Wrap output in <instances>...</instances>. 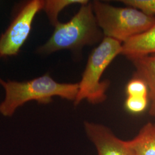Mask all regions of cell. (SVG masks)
Returning <instances> with one entry per match:
<instances>
[{
    "mask_svg": "<svg viewBox=\"0 0 155 155\" xmlns=\"http://www.w3.org/2000/svg\"><path fill=\"white\" fill-rule=\"evenodd\" d=\"M5 90V97L0 104V113L11 116L17 109L30 101L41 104H48L55 96L74 101L77 98L78 83H58L48 74L27 82L2 81Z\"/></svg>",
    "mask_w": 155,
    "mask_h": 155,
    "instance_id": "obj_1",
    "label": "cell"
},
{
    "mask_svg": "<svg viewBox=\"0 0 155 155\" xmlns=\"http://www.w3.org/2000/svg\"><path fill=\"white\" fill-rule=\"evenodd\" d=\"M104 38L91 2H88L81 5L76 15L68 22H58L50 39L38 51L40 54H50L61 50H78L84 46L100 43Z\"/></svg>",
    "mask_w": 155,
    "mask_h": 155,
    "instance_id": "obj_2",
    "label": "cell"
},
{
    "mask_svg": "<svg viewBox=\"0 0 155 155\" xmlns=\"http://www.w3.org/2000/svg\"><path fill=\"white\" fill-rule=\"evenodd\" d=\"M122 43L114 39L104 37L88 58L79 84L75 105L87 100L91 104H98L106 100V91L110 81H101L106 68L122 52Z\"/></svg>",
    "mask_w": 155,
    "mask_h": 155,
    "instance_id": "obj_3",
    "label": "cell"
},
{
    "mask_svg": "<svg viewBox=\"0 0 155 155\" xmlns=\"http://www.w3.org/2000/svg\"><path fill=\"white\" fill-rule=\"evenodd\" d=\"M97 24L104 37L121 43L149 29L155 17L132 7H116L99 1L91 2Z\"/></svg>",
    "mask_w": 155,
    "mask_h": 155,
    "instance_id": "obj_4",
    "label": "cell"
},
{
    "mask_svg": "<svg viewBox=\"0 0 155 155\" xmlns=\"http://www.w3.org/2000/svg\"><path fill=\"white\" fill-rule=\"evenodd\" d=\"M45 1L33 0L22 7L0 37V58L17 55L30 34L34 18L43 9Z\"/></svg>",
    "mask_w": 155,
    "mask_h": 155,
    "instance_id": "obj_5",
    "label": "cell"
},
{
    "mask_svg": "<svg viewBox=\"0 0 155 155\" xmlns=\"http://www.w3.org/2000/svg\"><path fill=\"white\" fill-rule=\"evenodd\" d=\"M84 125L98 155H134L127 141L118 138L108 127L94 122H85Z\"/></svg>",
    "mask_w": 155,
    "mask_h": 155,
    "instance_id": "obj_6",
    "label": "cell"
},
{
    "mask_svg": "<svg viewBox=\"0 0 155 155\" xmlns=\"http://www.w3.org/2000/svg\"><path fill=\"white\" fill-rule=\"evenodd\" d=\"M135 68L133 77L146 83L150 101L149 114L155 118V54L129 59Z\"/></svg>",
    "mask_w": 155,
    "mask_h": 155,
    "instance_id": "obj_7",
    "label": "cell"
},
{
    "mask_svg": "<svg viewBox=\"0 0 155 155\" xmlns=\"http://www.w3.org/2000/svg\"><path fill=\"white\" fill-rule=\"evenodd\" d=\"M155 54V23L152 27L122 43L121 55L128 59Z\"/></svg>",
    "mask_w": 155,
    "mask_h": 155,
    "instance_id": "obj_8",
    "label": "cell"
},
{
    "mask_svg": "<svg viewBox=\"0 0 155 155\" xmlns=\"http://www.w3.org/2000/svg\"><path fill=\"white\" fill-rule=\"evenodd\" d=\"M127 141L134 155H155V124L147 123L134 138Z\"/></svg>",
    "mask_w": 155,
    "mask_h": 155,
    "instance_id": "obj_9",
    "label": "cell"
},
{
    "mask_svg": "<svg viewBox=\"0 0 155 155\" xmlns=\"http://www.w3.org/2000/svg\"><path fill=\"white\" fill-rule=\"evenodd\" d=\"M88 2L87 0H48L45 1L43 10L47 13L51 23L55 26L59 22L58 17L59 13L67 6L73 4L82 5Z\"/></svg>",
    "mask_w": 155,
    "mask_h": 155,
    "instance_id": "obj_10",
    "label": "cell"
},
{
    "mask_svg": "<svg viewBox=\"0 0 155 155\" xmlns=\"http://www.w3.org/2000/svg\"><path fill=\"white\" fill-rule=\"evenodd\" d=\"M126 93L127 97H148V89L143 80L133 77L127 84Z\"/></svg>",
    "mask_w": 155,
    "mask_h": 155,
    "instance_id": "obj_11",
    "label": "cell"
},
{
    "mask_svg": "<svg viewBox=\"0 0 155 155\" xmlns=\"http://www.w3.org/2000/svg\"><path fill=\"white\" fill-rule=\"evenodd\" d=\"M121 2L127 6L137 9L147 15L154 16L155 15V0H122Z\"/></svg>",
    "mask_w": 155,
    "mask_h": 155,
    "instance_id": "obj_12",
    "label": "cell"
},
{
    "mask_svg": "<svg viewBox=\"0 0 155 155\" xmlns=\"http://www.w3.org/2000/svg\"><path fill=\"white\" fill-rule=\"evenodd\" d=\"M148 102V97H127L125 106L129 111L133 113H140L145 110Z\"/></svg>",
    "mask_w": 155,
    "mask_h": 155,
    "instance_id": "obj_13",
    "label": "cell"
},
{
    "mask_svg": "<svg viewBox=\"0 0 155 155\" xmlns=\"http://www.w3.org/2000/svg\"><path fill=\"white\" fill-rule=\"evenodd\" d=\"M2 80H1V79H0V83H1L2 82Z\"/></svg>",
    "mask_w": 155,
    "mask_h": 155,
    "instance_id": "obj_14",
    "label": "cell"
}]
</instances>
